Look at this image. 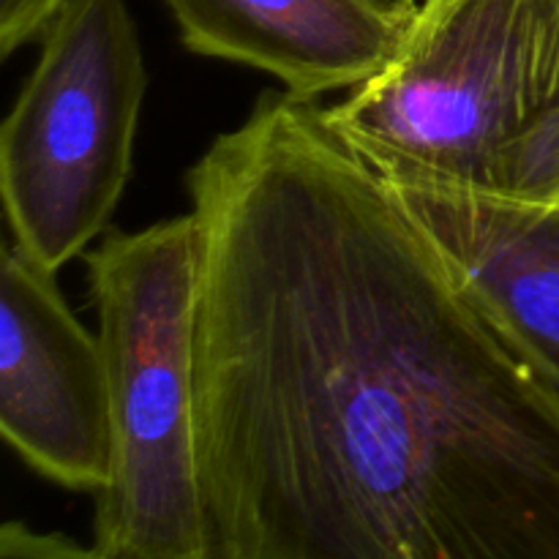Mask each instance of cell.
<instances>
[{
	"mask_svg": "<svg viewBox=\"0 0 559 559\" xmlns=\"http://www.w3.org/2000/svg\"><path fill=\"white\" fill-rule=\"evenodd\" d=\"M3 555L22 557H93V546L74 544L63 535H36L25 524H5L3 530Z\"/></svg>",
	"mask_w": 559,
	"mask_h": 559,
	"instance_id": "9",
	"label": "cell"
},
{
	"mask_svg": "<svg viewBox=\"0 0 559 559\" xmlns=\"http://www.w3.org/2000/svg\"><path fill=\"white\" fill-rule=\"evenodd\" d=\"M314 102L186 173L211 559H559V391Z\"/></svg>",
	"mask_w": 559,
	"mask_h": 559,
	"instance_id": "1",
	"label": "cell"
},
{
	"mask_svg": "<svg viewBox=\"0 0 559 559\" xmlns=\"http://www.w3.org/2000/svg\"><path fill=\"white\" fill-rule=\"evenodd\" d=\"M63 0H0V58L36 41Z\"/></svg>",
	"mask_w": 559,
	"mask_h": 559,
	"instance_id": "8",
	"label": "cell"
},
{
	"mask_svg": "<svg viewBox=\"0 0 559 559\" xmlns=\"http://www.w3.org/2000/svg\"><path fill=\"white\" fill-rule=\"evenodd\" d=\"M325 115L385 175L559 202V0H418L391 63Z\"/></svg>",
	"mask_w": 559,
	"mask_h": 559,
	"instance_id": "2",
	"label": "cell"
},
{
	"mask_svg": "<svg viewBox=\"0 0 559 559\" xmlns=\"http://www.w3.org/2000/svg\"><path fill=\"white\" fill-rule=\"evenodd\" d=\"M0 435L63 489L98 495L107 486L112 420L98 333L16 240L0 257Z\"/></svg>",
	"mask_w": 559,
	"mask_h": 559,
	"instance_id": "5",
	"label": "cell"
},
{
	"mask_svg": "<svg viewBox=\"0 0 559 559\" xmlns=\"http://www.w3.org/2000/svg\"><path fill=\"white\" fill-rule=\"evenodd\" d=\"M456 276L559 391V202H513L420 175H385Z\"/></svg>",
	"mask_w": 559,
	"mask_h": 559,
	"instance_id": "6",
	"label": "cell"
},
{
	"mask_svg": "<svg viewBox=\"0 0 559 559\" xmlns=\"http://www.w3.org/2000/svg\"><path fill=\"white\" fill-rule=\"evenodd\" d=\"M180 41L202 58L251 66L284 91L320 98L380 74L418 0H164Z\"/></svg>",
	"mask_w": 559,
	"mask_h": 559,
	"instance_id": "7",
	"label": "cell"
},
{
	"mask_svg": "<svg viewBox=\"0 0 559 559\" xmlns=\"http://www.w3.org/2000/svg\"><path fill=\"white\" fill-rule=\"evenodd\" d=\"M112 420L96 559H211L197 453L194 213L109 229L85 254Z\"/></svg>",
	"mask_w": 559,
	"mask_h": 559,
	"instance_id": "3",
	"label": "cell"
},
{
	"mask_svg": "<svg viewBox=\"0 0 559 559\" xmlns=\"http://www.w3.org/2000/svg\"><path fill=\"white\" fill-rule=\"evenodd\" d=\"M0 129L14 240L47 271L107 233L134 164L147 66L126 0H63Z\"/></svg>",
	"mask_w": 559,
	"mask_h": 559,
	"instance_id": "4",
	"label": "cell"
}]
</instances>
